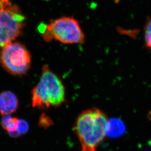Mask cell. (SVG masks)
Returning <instances> with one entry per match:
<instances>
[{"instance_id": "6da1fadb", "label": "cell", "mask_w": 151, "mask_h": 151, "mask_svg": "<svg viewBox=\"0 0 151 151\" xmlns=\"http://www.w3.org/2000/svg\"><path fill=\"white\" fill-rule=\"evenodd\" d=\"M109 119L98 108L87 109L77 118L74 131L81 145V151H96L106 135Z\"/></svg>"}, {"instance_id": "3957f363", "label": "cell", "mask_w": 151, "mask_h": 151, "mask_svg": "<svg viewBox=\"0 0 151 151\" xmlns=\"http://www.w3.org/2000/svg\"><path fill=\"white\" fill-rule=\"evenodd\" d=\"M38 30L47 42L55 40L66 44H83L85 41L79 22L73 17L63 16L41 24Z\"/></svg>"}, {"instance_id": "7a4b0ae2", "label": "cell", "mask_w": 151, "mask_h": 151, "mask_svg": "<svg viewBox=\"0 0 151 151\" xmlns=\"http://www.w3.org/2000/svg\"><path fill=\"white\" fill-rule=\"evenodd\" d=\"M32 96L34 108L57 107L65 101V87L60 78L44 65L39 82L32 89Z\"/></svg>"}, {"instance_id": "52a82bcc", "label": "cell", "mask_w": 151, "mask_h": 151, "mask_svg": "<svg viewBox=\"0 0 151 151\" xmlns=\"http://www.w3.org/2000/svg\"><path fill=\"white\" fill-rule=\"evenodd\" d=\"M125 125L121 121L118 119L109 120L106 126V135L111 137H118L125 132Z\"/></svg>"}, {"instance_id": "8fae6325", "label": "cell", "mask_w": 151, "mask_h": 151, "mask_svg": "<svg viewBox=\"0 0 151 151\" xmlns=\"http://www.w3.org/2000/svg\"><path fill=\"white\" fill-rule=\"evenodd\" d=\"M149 119H150V120H151V111L150 112V113H149Z\"/></svg>"}, {"instance_id": "ba28073f", "label": "cell", "mask_w": 151, "mask_h": 151, "mask_svg": "<svg viewBox=\"0 0 151 151\" xmlns=\"http://www.w3.org/2000/svg\"><path fill=\"white\" fill-rule=\"evenodd\" d=\"M19 121V119L13 117L10 115H3L1 120V127L9 134L15 132L17 129Z\"/></svg>"}, {"instance_id": "30bf717a", "label": "cell", "mask_w": 151, "mask_h": 151, "mask_svg": "<svg viewBox=\"0 0 151 151\" xmlns=\"http://www.w3.org/2000/svg\"><path fill=\"white\" fill-rule=\"evenodd\" d=\"M145 41L147 48L151 49V19L147 21L145 27Z\"/></svg>"}, {"instance_id": "8992f818", "label": "cell", "mask_w": 151, "mask_h": 151, "mask_svg": "<svg viewBox=\"0 0 151 151\" xmlns=\"http://www.w3.org/2000/svg\"><path fill=\"white\" fill-rule=\"evenodd\" d=\"M19 106V101L16 95L10 91L0 93V114L10 115L16 112Z\"/></svg>"}, {"instance_id": "5b68a950", "label": "cell", "mask_w": 151, "mask_h": 151, "mask_svg": "<svg viewBox=\"0 0 151 151\" xmlns=\"http://www.w3.org/2000/svg\"><path fill=\"white\" fill-rule=\"evenodd\" d=\"M32 58L25 45L12 42L1 49L0 64L10 74L22 76L31 68Z\"/></svg>"}, {"instance_id": "277c9868", "label": "cell", "mask_w": 151, "mask_h": 151, "mask_svg": "<svg viewBox=\"0 0 151 151\" xmlns=\"http://www.w3.org/2000/svg\"><path fill=\"white\" fill-rule=\"evenodd\" d=\"M26 18L20 7L10 0H0V49L21 35Z\"/></svg>"}, {"instance_id": "9c48e42d", "label": "cell", "mask_w": 151, "mask_h": 151, "mask_svg": "<svg viewBox=\"0 0 151 151\" xmlns=\"http://www.w3.org/2000/svg\"><path fill=\"white\" fill-rule=\"evenodd\" d=\"M29 126L28 122L23 119H19V124L16 132L9 134L12 137H18L26 134L29 131Z\"/></svg>"}]
</instances>
